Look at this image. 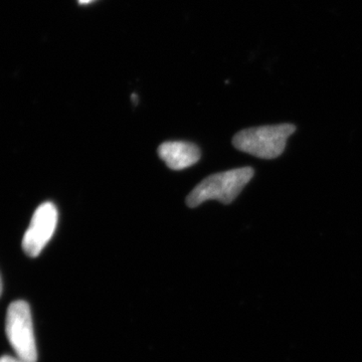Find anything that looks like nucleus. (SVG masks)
<instances>
[{"mask_svg": "<svg viewBox=\"0 0 362 362\" xmlns=\"http://www.w3.org/2000/svg\"><path fill=\"white\" fill-rule=\"evenodd\" d=\"M296 129L291 123L247 128L233 136V144L250 156L271 160L282 156L287 140Z\"/></svg>", "mask_w": 362, "mask_h": 362, "instance_id": "f257e3e1", "label": "nucleus"}, {"mask_svg": "<svg viewBox=\"0 0 362 362\" xmlns=\"http://www.w3.org/2000/svg\"><path fill=\"white\" fill-rule=\"evenodd\" d=\"M254 175L252 168H240L207 176L188 194L187 206L194 209L211 199L232 204Z\"/></svg>", "mask_w": 362, "mask_h": 362, "instance_id": "f03ea898", "label": "nucleus"}, {"mask_svg": "<svg viewBox=\"0 0 362 362\" xmlns=\"http://www.w3.org/2000/svg\"><path fill=\"white\" fill-rule=\"evenodd\" d=\"M6 331L16 356L23 362H37V350L35 344L32 313L25 301H14L7 309Z\"/></svg>", "mask_w": 362, "mask_h": 362, "instance_id": "7ed1b4c3", "label": "nucleus"}, {"mask_svg": "<svg viewBox=\"0 0 362 362\" xmlns=\"http://www.w3.org/2000/svg\"><path fill=\"white\" fill-rule=\"evenodd\" d=\"M58 225V209L51 202L40 204L33 214L30 226L23 235V249L35 258L51 240Z\"/></svg>", "mask_w": 362, "mask_h": 362, "instance_id": "20e7f679", "label": "nucleus"}, {"mask_svg": "<svg viewBox=\"0 0 362 362\" xmlns=\"http://www.w3.org/2000/svg\"><path fill=\"white\" fill-rule=\"evenodd\" d=\"M158 156L173 170L190 168L201 159V150L185 141H168L158 147Z\"/></svg>", "mask_w": 362, "mask_h": 362, "instance_id": "39448f33", "label": "nucleus"}, {"mask_svg": "<svg viewBox=\"0 0 362 362\" xmlns=\"http://www.w3.org/2000/svg\"><path fill=\"white\" fill-rule=\"evenodd\" d=\"M0 362H23L18 356H4L0 357Z\"/></svg>", "mask_w": 362, "mask_h": 362, "instance_id": "423d86ee", "label": "nucleus"}, {"mask_svg": "<svg viewBox=\"0 0 362 362\" xmlns=\"http://www.w3.org/2000/svg\"><path fill=\"white\" fill-rule=\"evenodd\" d=\"M81 4H89V2L92 1V0H78Z\"/></svg>", "mask_w": 362, "mask_h": 362, "instance_id": "0eeeda50", "label": "nucleus"}, {"mask_svg": "<svg viewBox=\"0 0 362 362\" xmlns=\"http://www.w3.org/2000/svg\"><path fill=\"white\" fill-rule=\"evenodd\" d=\"M2 294V281L1 277H0V296H1Z\"/></svg>", "mask_w": 362, "mask_h": 362, "instance_id": "6e6552de", "label": "nucleus"}]
</instances>
